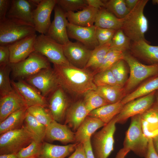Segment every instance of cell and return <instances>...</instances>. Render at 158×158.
Wrapping results in <instances>:
<instances>
[{
    "label": "cell",
    "mask_w": 158,
    "mask_h": 158,
    "mask_svg": "<svg viewBox=\"0 0 158 158\" xmlns=\"http://www.w3.org/2000/svg\"><path fill=\"white\" fill-rule=\"evenodd\" d=\"M53 68L60 86L66 92L80 96L97 88L93 81L94 74L89 70L78 68L70 63L54 64Z\"/></svg>",
    "instance_id": "cell-1"
},
{
    "label": "cell",
    "mask_w": 158,
    "mask_h": 158,
    "mask_svg": "<svg viewBox=\"0 0 158 158\" xmlns=\"http://www.w3.org/2000/svg\"><path fill=\"white\" fill-rule=\"evenodd\" d=\"M148 0H139L135 7L123 18L121 29L132 41H146L145 35L148 28L147 19L144 14Z\"/></svg>",
    "instance_id": "cell-2"
},
{
    "label": "cell",
    "mask_w": 158,
    "mask_h": 158,
    "mask_svg": "<svg viewBox=\"0 0 158 158\" xmlns=\"http://www.w3.org/2000/svg\"><path fill=\"white\" fill-rule=\"evenodd\" d=\"M123 59L128 65L130 71L129 77L124 87L125 96L145 80L158 76V63L143 64L127 51L124 52Z\"/></svg>",
    "instance_id": "cell-3"
},
{
    "label": "cell",
    "mask_w": 158,
    "mask_h": 158,
    "mask_svg": "<svg viewBox=\"0 0 158 158\" xmlns=\"http://www.w3.org/2000/svg\"><path fill=\"white\" fill-rule=\"evenodd\" d=\"M149 139L143 133L140 114L132 117L130 125L126 133L123 148L133 151L140 157L145 158Z\"/></svg>",
    "instance_id": "cell-4"
},
{
    "label": "cell",
    "mask_w": 158,
    "mask_h": 158,
    "mask_svg": "<svg viewBox=\"0 0 158 158\" xmlns=\"http://www.w3.org/2000/svg\"><path fill=\"white\" fill-rule=\"evenodd\" d=\"M36 32L35 27L30 24L6 18L0 21V45H8Z\"/></svg>",
    "instance_id": "cell-5"
},
{
    "label": "cell",
    "mask_w": 158,
    "mask_h": 158,
    "mask_svg": "<svg viewBox=\"0 0 158 158\" xmlns=\"http://www.w3.org/2000/svg\"><path fill=\"white\" fill-rule=\"evenodd\" d=\"M115 116L91 138V146L95 158H108L114 149V135L116 130Z\"/></svg>",
    "instance_id": "cell-6"
},
{
    "label": "cell",
    "mask_w": 158,
    "mask_h": 158,
    "mask_svg": "<svg viewBox=\"0 0 158 158\" xmlns=\"http://www.w3.org/2000/svg\"><path fill=\"white\" fill-rule=\"evenodd\" d=\"M50 62L46 57L34 51L25 59L10 63V66L14 78L25 80L43 69L51 67Z\"/></svg>",
    "instance_id": "cell-7"
},
{
    "label": "cell",
    "mask_w": 158,
    "mask_h": 158,
    "mask_svg": "<svg viewBox=\"0 0 158 158\" xmlns=\"http://www.w3.org/2000/svg\"><path fill=\"white\" fill-rule=\"evenodd\" d=\"M33 140V135L24 125L20 129L1 134L0 155L17 154Z\"/></svg>",
    "instance_id": "cell-8"
},
{
    "label": "cell",
    "mask_w": 158,
    "mask_h": 158,
    "mask_svg": "<svg viewBox=\"0 0 158 158\" xmlns=\"http://www.w3.org/2000/svg\"><path fill=\"white\" fill-rule=\"evenodd\" d=\"M35 51L46 57L53 64L70 63L64 55L63 45L44 34L37 36L34 44Z\"/></svg>",
    "instance_id": "cell-9"
},
{
    "label": "cell",
    "mask_w": 158,
    "mask_h": 158,
    "mask_svg": "<svg viewBox=\"0 0 158 158\" xmlns=\"http://www.w3.org/2000/svg\"><path fill=\"white\" fill-rule=\"evenodd\" d=\"M25 80L45 97L60 86L56 75L51 67L43 69Z\"/></svg>",
    "instance_id": "cell-10"
},
{
    "label": "cell",
    "mask_w": 158,
    "mask_h": 158,
    "mask_svg": "<svg viewBox=\"0 0 158 158\" xmlns=\"http://www.w3.org/2000/svg\"><path fill=\"white\" fill-rule=\"evenodd\" d=\"M156 91L125 104L115 116L116 123H124L129 118L141 114L150 108L155 101Z\"/></svg>",
    "instance_id": "cell-11"
},
{
    "label": "cell",
    "mask_w": 158,
    "mask_h": 158,
    "mask_svg": "<svg viewBox=\"0 0 158 158\" xmlns=\"http://www.w3.org/2000/svg\"><path fill=\"white\" fill-rule=\"evenodd\" d=\"M54 11V20L46 35L58 43L65 45L70 41L67 30L68 22L65 12L57 4Z\"/></svg>",
    "instance_id": "cell-12"
},
{
    "label": "cell",
    "mask_w": 158,
    "mask_h": 158,
    "mask_svg": "<svg viewBox=\"0 0 158 158\" xmlns=\"http://www.w3.org/2000/svg\"><path fill=\"white\" fill-rule=\"evenodd\" d=\"M12 86L23 98L28 108L34 106L48 107V102L36 88L24 80L19 79L17 81H11Z\"/></svg>",
    "instance_id": "cell-13"
},
{
    "label": "cell",
    "mask_w": 158,
    "mask_h": 158,
    "mask_svg": "<svg viewBox=\"0 0 158 158\" xmlns=\"http://www.w3.org/2000/svg\"><path fill=\"white\" fill-rule=\"evenodd\" d=\"M56 4L57 0H42L33 10L32 17L36 31L46 34L51 23V12Z\"/></svg>",
    "instance_id": "cell-14"
},
{
    "label": "cell",
    "mask_w": 158,
    "mask_h": 158,
    "mask_svg": "<svg viewBox=\"0 0 158 158\" xmlns=\"http://www.w3.org/2000/svg\"><path fill=\"white\" fill-rule=\"evenodd\" d=\"M63 49L64 55L69 63L81 68H85L92 50L81 43L70 41L63 45Z\"/></svg>",
    "instance_id": "cell-15"
},
{
    "label": "cell",
    "mask_w": 158,
    "mask_h": 158,
    "mask_svg": "<svg viewBox=\"0 0 158 158\" xmlns=\"http://www.w3.org/2000/svg\"><path fill=\"white\" fill-rule=\"evenodd\" d=\"M48 107L54 119L59 123L65 120L67 111L70 105L66 92L61 86L51 94Z\"/></svg>",
    "instance_id": "cell-16"
},
{
    "label": "cell",
    "mask_w": 158,
    "mask_h": 158,
    "mask_svg": "<svg viewBox=\"0 0 158 158\" xmlns=\"http://www.w3.org/2000/svg\"><path fill=\"white\" fill-rule=\"evenodd\" d=\"M96 27L94 25L85 27L68 23L67 30L68 37L78 41L90 49H94L99 45L96 35Z\"/></svg>",
    "instance_id": "cell-17"
},
{
    "label": "cell",
    "mask_w": 158,
    "mask_h": 158,
    "mask_svg": "<svg viewBox=\"0 0 158 158\" xmlns=\"http://www.w3.org/2000/svg\"><path fill=\"white\" fill-rule=\"evenodd\" d=\"M37 35L31 34L8 45L10 63H15L27 58L35 51L34 44Z\"/></svg>",
    "instance_id": "cell-18"
},
{
    "label": "cell",
    "mask_w": 158,
    "mask_h": 158,
    "mask_svg": "<svg viewBox=\"0 0 158 158\" xmlns=\"http://www.w3.org/2000/svg\"><path fill=\"white\" fill-rule=\"evenodd\" d=\"M130 54L149 65L158 63V45L152 46L147 41H131Z\"/></svg>",
    "instance_id": "cell-19"
},
{
    "label": "cell",
    "mask_w": 158,
    "mask_h": 158,
    "mask_svg": "<svg viewBox=\"0 0 158 158\" xmlns=\"http://www.w3.org/2000/svg\"><path fill=\"white\" fill-rule=\"evenodd\" d=\"M28 108L22 96L14 89L7 94L0 97V123L13 113Z\"/></svg>",
    "instance_id": "cell-20"
},
{
    "label": "cell",
    "mask_w": 158,
    "mask_h": 158,
    "mask_svg": "<svg viewBox=\"0 0 158 158\" xmlns=\"http://www.w3.org/2000/svg\"><path fill=\"white\" fill-rule=\"evenodd\" d=\"M44 139L49 142L58 141L64 144L75 143V133L67 125L54 120L46 127Z\"/></svg>",
    "instance_id": "cell-21"
},
{
    "label": "cell",
    "mask_w": 158,
    "mask_h": 158,
    "mask_svg": "<svg viewBox=\"0 0 158 158\" xmlns=\"http://www.w3.org/2000/svg\"><path fill=\"white\" fill-rule=\"evenodd\" d=\"M28 0H12L6 18L17 19L35 27L32 17L34 9Z\"/></svg>",
    "instance_id": "cell-22"
},
{
    "label": "cell",
    "mask_w": 158,
    "mask_h": 158,
    "mask_svg": "<svg viewBox=\"0 0 158 158\" xmlns=\"http://www.w3.org/2000/svg\"><path fill=\"white\" fill-rule=\"evenodd\" d=\"M143 133L148 139L158 135V104L155 101L153 105L140 114Z\"/></svg>",
    "instance_id": "cell-23"
},
{
    "label": "cell",
    "mask_w": 158,
    "mask_h": 158,
    "mask_svg": "<svg viewBox=\"0 0 158 158\" xmlns=\"http://www.w3.org/2000/svg\"><path fill=\"white\" fill-rule=\"evenodd\" d=\"M88 114L83 100L78 101L70 105L68 108L65 124L76 130Z\"/></svg>",
    "instance_id": "cell-24"
},
{
    "label": "cell",
    "mask_w": 158,
    "mask_h": 158,
    "mask_svg": "<svg viewBox=\"0 0 158 158\" xmlns=\"http://www.w3.org/2000/svg\"><path fill=\"white\" fill-rule=\"evenodd\" d=\"M99 9L88 6L76 12H65L68 22L73 25L85 27L94 25Z\"/></svg>",
    "instance_id": "cell-25"
},
{
    "label": "cell",
    "mask_w": 158,
    "mask_h": 158,
    "mask_svg": "<svg viewBox=\"0 0 158 158\" xmlns=\"http://www.w3.org/2000/svg\"><path fill=\"white\" fill-rule=\"evenodd\" d=\"M106 124L99 119L87 116L75 133V143H83Z\"/></svg>",
    "instance_id": "cell-26"
},
{
    "label": "cell",
    "mask_w": 158,
    "mask_h": 158,
    "mask_svg": "<svg viewBox=\"0 0 158 158\" xmlns=\"http://www.w3.org/2000/svg\"><path fill=\"white\" fill-rule=\"evenodd\" d=\"M78 143L59 145L43 142L37 158H65L73 152Z\"/></svg>",
    "instance_id": "cell-27"
},
{
    "label": "cell",
    "mask_w": 158,
    "mask_h": 158,
    "mask_svg": "<svg viewBox=\"0 0 158 158\" xmlns=\"http://www.w3.org/2000/svg\"><path fill=\"white\" fill-rule=\"evenodd\" d=\"M123 20L119 18L104 7L99 9L94 25L96 27L117 30L121 29Z\"/></svg>",
    "instance_id": "cell-28"
},
{
    "label": "cell",
    "mask_w": 158,
    "mask_h": 158,
    "mask_svg": "<svg viewBox=\"0 0 158 158\" xmlns=\"http://www.w3.org/2000/svg\"><path fill=\"white\" fill-rule=\"evenodd\" d=\"M124 105L121 101L108 104L92 111L88 116L98 118L107 124L119 113Z\"/></svg>",
    "instance_id": "cell-29"
},
{
    "label": "cell",
    "mask_w": 158,
    "mask_h": 158,
    "mask_svg": "<svg viewBox=\"0 0 158 158\" xmlns=\"http://www.w3.org/2000/svg\"><path fill=\"white\" fill-rule=\"evenodd\" d=\"M27 108L22 109L13 113L0 123V134L22 128Z\"/></svg>",
    "instance_id": "cell-30"
},
{
    "label": "cell",
    "mask_w": 158,
    "mask_h": 158,
    "mask_svg": "<svg viewBox=\"0 0 158 158\" xmlns=\"http://www.w3.org/2000/svg\"><path fill=\"white\" fill-rule=\"evenodd\" d=\"M158 90V76L148 79L121 100L124 104L135 99L147 95Z\"/></svg>",
    "instance_id": "cell-31"
},
{
    "label": "cell",
    "mask_w": 158,
    "mask_h": 158,
    "mask_svg": "<svg viewBox=\"0 0 158 158\" xmlns=\"http://www.w3.org/2000/svg\"><path fill=\"white\" fill-rule=\"evenodd\" d=\"M96 90L109 104L121 101L125 96L124 87L119 85L97 87Z\"/></svg>",
    "instance_id": "cell-32"
},
{
    "label": "cell",
    "mask_w": 158,
    "mask_h": 158,
    "mask_svg": "<svg viewBox=\"0 0 158 158\" xmlns=\"http://www.w3.org/2000/svg\"><path fill=\"white\" fill-rule=\"evenodd\" d=\"M24 125L33 137L34 140L42 143L44 139L46 127L37 121L27 111Z\"/></svg>",
    "instance_id": "cell-33"
},
{
    "label": "cell",
    "mask_w": 158,
    "mask_h": 158,
    "mask_svg": "<svg viewBox=\"0 0 158 158\" xmlns=\"http://www.w3.org/2000/svg\"><path fill=\"white\" fill-rule=\"evenodd\" d=\"M111 41L102 45H99L92 50L84 68L92 69L94 71L99 67L107 53L111 49Z\"/></svg>",
    "instance_id": "cell-34"
},
{
    "label": "cell",
    "mask_w": 158,
    "mask_h": 158,
    "mask_svg": "<svg viewBox=\"0 0 158 158\" xmlns=\"http://www.w3.org/2000/svg\"><path fill=\"white\" fill-rule=\"evenodd\" d=\"M84 95L83 100L88 113L95 109L109 104L96 90H90Z\"/></svg>",
    "instance_id": "cell-35"
},
{
    "label": "cell",
    "mask_w": 158,
    "mask_h": 158,
    "mask_svg": "<svg viewBox=\"0 0 158 158\" xmlns=\"http://www.w3.org/2000/svg\"><path fill=\"white\" fill-rule=\"evenodd\" d=\"M104 7L117 18H123L130 10L126 6L125 0L104 1Z\"/></svg>",
    "instance_id": "cell-36"
},
{
    "label": "cell",
    "mask_w": 158,
    "mask_h": 158,
    "mask_svg": "<svg viewBox=\"0 0 158 158\" xmlns=\"http://www.w3.org/2000/svg\"><path fill=\"white\" fill-rule=\"evenodd\" d=\"M27 111L41 123L46 127L54 120L49 109L40 106L28 108Z\"/></svg>",
    "instance_id": "cell-37"
},
{
    "label": "cell",
    "mask_w": 158,
    "mask_h": 158,
    "mask_svg": "<svg viewBox=\"0 0 158 158\" xmlns=\"http://www.w3.org/2000/svg\"><path fill=\"white\" fill-rule=\"evenodd\" d=\"M131 41L122 29H119L116 31L111 40L110 49L126 52L129 50Z\"/></svg>",
    "instance_id": "cell-38"
},
{
    "label": "cell",
    "mask_w": 158,
    "mask_h": 158,
    "mask_svg": "<svg viewBox=\"0 0 158 158\" xmlns=\"http://www.w3.org/2000/svg\"><path fill=\"white\" fill-rule=\"evenodd\" d=\"M124 52L122 51L110 49L107 53L102 63L96 70L92 72L95 74L109 69L117 61L123 59Z\"/></svg>",
    "instance_id": "cell-39"
},
{
    "label": "cell",
    "mask_w": 158,
    "mask_h": 158,
    "mask_svg": "<svg viewBox=\"0 0 158 158\" xmlns=\"http://www.w3.org/2000/svg\"><path fill=\"white\" fill-rule=\"evenodd\" d=\"M126 63L123 59L118 60L110 68L118 84L124 87L128 79Z\"/></svg>",
    "instance_id": "cell-40"
},
{
    "label": "cell",
    "mask_w": 158,
    "mask_h": 158,
    "mask_svg": "<svg viewBox=\"0 0 158 158\" xmlns=\"http://www.w3.org/2000/svg\"><path fill=\"white\" fill-rule=\"evenodd\" d=\"M11 70L10 64L0 66V96H2L12 91L13 88L9 75Z\"/></svg>",
    "instance_id": "cell-41"
},
{
    "label": "cell",
    "mask_w": 158,
    "mask_h": 158,
    "mask_svg": "<svg viewBox=\"0 0 158 158\" xmlns=\"http://www.w3.org/2000/svg\"><path fill=\"white\" fill-rule=\"evenodd\" d=\"M93 81L97 87L108 85H119L110 69L95 74L93 76Z\"/></svg>",
    "instance_id": "cell-42"
},
{
    "label": "cell",
    "mask_w": 158,
    "mask_h": 158,
    "mask_svg": "<svg viewBox=\"0 0 158 158\" xmlns=\"http://www.w3.org/2000/svg\"><path fill=\"white\" fill-rule=\"evenodd\" d=\"M57 4L65 12H75L88 6L86 0H57Z\"/></svg>",
    "instance_id": "cell-43"
},
{
    "label": "cell",
    "mask_w": 158,
    "mask_h": 158,
    "mask_svg": "<svg viewBox=\"0 0 158 158\" xmlns=\"http://www.w3.org/2000/svg\"><path fill=\"white\" fill-rule=\"evenodd\" d=\"M42 143L33 140L29 145L21 150L16 154L17 157L18 158L37 157L40 152Z\"/></svg>",
    "instance_id": "cell-44"
},
{
    "label": "cell",
    "mask_w": 158,
    "mask_h": 158,
    "mask_svg": "<svg viewBox=\"0 0 158 158\" xmlns=\"http://www.w3.org/2000/svg\"><path fill=\"white\" fill-rule=\"evenodd\" d=\"M116 30L96 27V37L99 45H102L110 42Z\"/></svg>",
    "instance_id": "cell-45"
},
{
    "label": "cell",
    "mask_w": 158,
    "mask_h": 158,
    "mask_svg": "<svg viewBox=\"0 0 158 158\" xmlns=\"http://www.w3.org/2000/svg\"><path fill=\"white\" fill-rule=\"evenodd\" d=\"M10 52L8 45H0V66L9 65Z\"/></svg>",
    "instance_id": "cell-46"
},
{
    "label": "cell",
    "mask_w": 158,
    "mask_h": 158,
    "mask_svg": "<svg viewBox=\"0 0 158 158\" xmlns=\"http://www.w3.org/2000/svg\"><path fill=\"white\" fill-rule=\"evenodd\" d=\"M67 158H87L83 143H78L74 152Z\"/></svg>",
    "instance_id": "cell-47"
},
{
    "label": "cell",
    "mask_w": 158,
    "mask_h": 158,
    "mask_svg": "<svg viewBox=\"0 0 158 158\" xmlns=\"http://www.w3.org/2000/svg\"><path fill=\"white\" fill-rule=\"evenodd\" d=\"M11 3L10 0H0V21L6 18Z\"/></svg>",
    "instance_id": "cell-48"
},
{
    "label": "cell",
    "mask_w": 158,
    "mask_h": 158,
    "mask_svg": "<svg viewBox=\"0 0 158 158\" xmlns=\"http://www.w3.org/2000/svg\"><path fill=\"white\" fill-rule=\"evenodd\" d=\"M87 158H95L92 150L91 138L87 139L83 142Z\"/></svg>",
    "instance_id": "cell-49"
},
{
    "label": "cell",
    "mask_w": 158,
    "mask_h": 158,
    "mask_svg": "<svg viewBox=\"0 0 158 158\" xmlns=\"http://www.w3.org/2000/svg\"><path fill=\"white\" fill-rule=\"evenodd\" d=\"M145 158H158V155L153 146L152 138L149 139L147 150Z\"/></svg>",
    "instance_id": "cell-50"
},
{
    "label": "cell",
    "mask_w": 158,
    "mask_h": 158,
    "mask_svg": "<svg viewBox=\"0 0 158 158\" xmlns=\"http://www.w3.org/2000/svg\"><path fill=\"white\" fill-rule=\"evenodd\" d=\"M88 6L97 9L105 7L104 1L100 0H86Z\"/></svg>",
    "instance_id": "cell-51"
},
{
    "label": "cell",
    "mask_w": 158,
    "mask_h": 158,
    "mask_svg": "<svg viewBox=\"0 0 158 158\" xmlns=\"http://www.w3.org/2000/svg\"><path fill=\"white\" fill-rule=\"evenodd\" d=\"M130 151L122 148L117 153L115 158H125Z\"/></svg>",
    "instance_id": "cell-52"
},
{
    "label": "cell",
    "mask_w": 158,
    "mask_h": 158,
    "mask_svg": "<svg viewBox=\"0 0 158 158\" xmlns=\"http://www.w3.org/2000/svg\"><path fill=\"white\" fill-rule=\"evenodd\" d=\"M139 0H125L127 7L131 11L136 5Z\"/></svg>",
    "instance_id": "cell-53"
},
{
    "label": "cell",
    "mask_w": 158,
    "mask_h": 158,
    "mask_svg": "<svg viewBox=\"0 0 158 158\" xmlns=\"http://www.w3.org/2000/svg\"><path fill=\"white\" fill-rule=\"evenodd\" d=\"M152 139L154 148L158 155V135Z\"/></svg>",
    "instance_id": "cell-54"
},
{
    "label": "cell",
    "mask_w": 158,
    "mask_h": 158,
    "mask_svg": "<svg viewBox=\"0 0 158 158\" xmlns=\"http://www.w3.org/2000/svg\"><path fill=\"white\" fill-rule=\"evenodd\" d=\"M0 158H18L16 154H4L0 155Z\"/></svg>",
    "instance_id": "cell-55"
},
{
    "label": "cell",
    "mask_w": 158,
    "mask_h": 158,
    "mask_svg": "<svg viewBox=\"0 0 158 158\" xmlns=\"http://www.w3.org/2000/svg\"><path fill=\"white\" fill-rule=\"evenodd\" d=\"M28 1L32 6H35L36 7L40 3L42 0H29Z\"/></svg>",
    "instance_id": "cell-56"
},
{
    "label": "cell",
    "mask_w": 158,
    "mask_h": 158,
    "mask_svg": "<svg viewBox=\"0 0 158 158\" xmlns=\"http://www.w3.org/2000/svg\"><path fill=\"white\" fill-rule=\"evenodd\" d=\"M155 102L158 104V90L155 92Z\"/></svg>",
    "instance_id": "cell-57"
},
{
    "label": "cell",
    "mask_w": 158,
    "mask_h": 158,
    "mask_svg": "<svg viewBox=\"0 0 158 158\" xmlns=\"http://www.w3.org/2000/svg\"><path fill=\"white\" fill-rule=\"evenodd\" d=\"M152 2L153 4L158 5V0H153L152 1Z\"/></svg>",
    "instance_id": "cell-58"
},
{
    "label": "cell",
    "mask_w": 158,
    "mask_h": 158,
    "mask_svg": "<svg viewBox=\"0 0 158 158\" xmlns=\"http://www.w3.org/2000/svg\"><path fill=\"white\" fill-rule=\"evenodd\" d=\"M37 158V157H30V158Z\"/></svg>",
    "instance_id": "cell-59"
}]
</instances>
